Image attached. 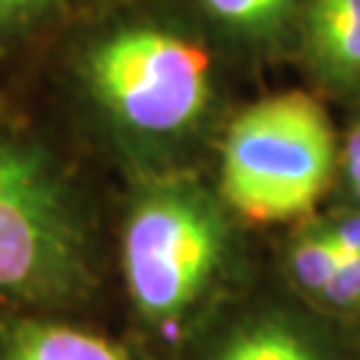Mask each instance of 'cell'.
I'll return each instance as SVG.
<instances>
[{
    "label": "cell",
    "instance_id": "cell-1",
    "mask_svg": "<svg viewBox=\"0 0 360 360\" xmlns=\"http://www.w3.org/2000/svg\"><path fill=\"white\" fill-rule=\"evenodd\" d=\"M339 131L321 99L285 91L235 117L221 150V195L257 224L302 221L334 193Z\"/></svg>",
    "mask_w": 360,
    "mask_h": 360
},
{
    "label": "cell",
    "instance_id": "cell-2",
    "mask_svg": "<svg viewBox=\"0 0 360 360\" xmlns=\"http://www.w3.org/2000/svg\"><path fill=\"white\" fill-rule=\"evenodd\" d=\"M227 254L219 208L193 184H163L134 206L123 235L131 299L155 323L179 321L214 283Z\"/></svg>",
    "mask_w": 360,
    "mask_h": 360
},
{
    "label": "cell",
    "instance_id": "cell-3",
    "mask_svg": "<svg viewBox=\"0 0 360 360\" xmlns=\"http://www.w3.org/2000/svg\"><path fill=\"white\" fill-rule=\"evenodd\" d=\"M91 94L120 126L144 136L193 129L211 102L206 51L155 25H131L99 38L86 53Z\"/></svg>",
    "mask_w": 360,
    "mask_h": 360
},
{
    "label": "cell",
    "instance_id": "cell-4",
    "mask_svg": "<svg viewBox=\"0 0 360 360\" xmlns=\"http://www.w3.org/2000/svg\"><path fill=\"white\" fill-rule=\"evenodd\" d=\"M83 275V238L62 187L43 160L0 136V296L65 299Z\"/></svg>",
    "mask_w": 360,
    "mask_h": 360
},
{
    "label": "cell",
    "instance_id": "cell-5",
    "mask_svg": "<svg viewBox=\"0 0 360 360\" xmlns=\"http://www.w3.org/2000/svg\"><path fill=\"white\" fill-rule=\"evenodd\" d=\"M296 46L312 83L349 107L360 104V0H302Z\"/></svg>",
    "mask_w": 360,
    "mask_h": 360
},
{
    "label": "cell",
    "instance_id": "cell-6",
    "mask_svg": "<svg viewBox=\"0 0 360 360\" xmlns=\"http://www.w3.org/2000/svg\"><path fill=\"white\" fill-rule=\"evenodd\" d=\"M328 326H334V321L312 307L307 318H259L232 336L217 360H339Z\"/></svg>",
    "mask_w": 360,
    "mask_h": 360
},
{
    "label": "cell",
    "instance_id": "cell-7",
    "mask_svg": "<svg viewBox=\"0 0 360 360\" xmlns=\"http://www.w3.org/2000/svg\"><path fill=\"white\" fill-rule=\"evenodd\" d=\"M0 360H131L129 352L75 326L8 321L0 326Z\"/></svg>",
    "mask_w": 360,
    "mask_h": 360
},
{
    "label": "cell",
    "instance_id": "cell-8",
    "mask_svg": "<svg viewBox=\"0 0 360 360\" xmlns=\"http://www.w3.org/2000/svg\"><path fill=\"white\" fill-rule=\"evenodd\" d=\"M339 262L342 254L309 224V219H302L285 245L283 257L285 278L296 299L304 302L307 307H315L323 288L334 278Z\"/></svg>",
    "mask_w": 360,
    "mask_h": 360
},
{
    "label": "cell",
    "instance_id": "cell-9",
    "mask_svg": "<svg viewBox=\"0 0 360 360\" xmlns=\"http://www.w3.org/2000/svg\"><path fill=\"white\" fill-rule=\"evenodd\" d=\"M219 25L254 40L296 38L302 0H200Z\"/></svg>",
    "mask_w": 360,
    "mask_h": 360
},
{
    "label": "cell",
    "instance_id": "cell-10",
    "mask_svg": "<svg viewBox=\"0 0 360 360\" xmlns=\"http://www.w3.org/2000/svg\"><path fill=\"white\" fill-rule=\"evenodd\" d=\"M334 203L360 208V104L349 107L347 129L339 134V168H336Z\"/></svg>",
    "mask_w": 360,
    "mask_h": 360
},
{
    "label": "cell",
    "instance_id": "cell-11",
    "mask_svg": "<svg viewBox=\"0 0 360 360\" xmlns=\"http://www.w3.org/2000/svg\"><path fill=\"white\" fill-rule=\"evenodd\" d=\"M309 224L334 245L342 257L360 254V208L331 203L326 211L309 214Z\"/></svg>",
    "mask_w": 360,
    "mask_h": 360
},
{
    "label": "cell",
    "instance_id": "cell-12",
    "mask_svg": "<svg viewBox=\"0 0 360 360\" xmlns=\"http://www.w3.org/2000/svg\"><path fill=\"white\" fill-rule=\"evenodd\" d=\"M70 0H0V38L46 19Z\"/></svg>",
    "mask_w": 360,
    "mask_h": 360
}]
</instances>
